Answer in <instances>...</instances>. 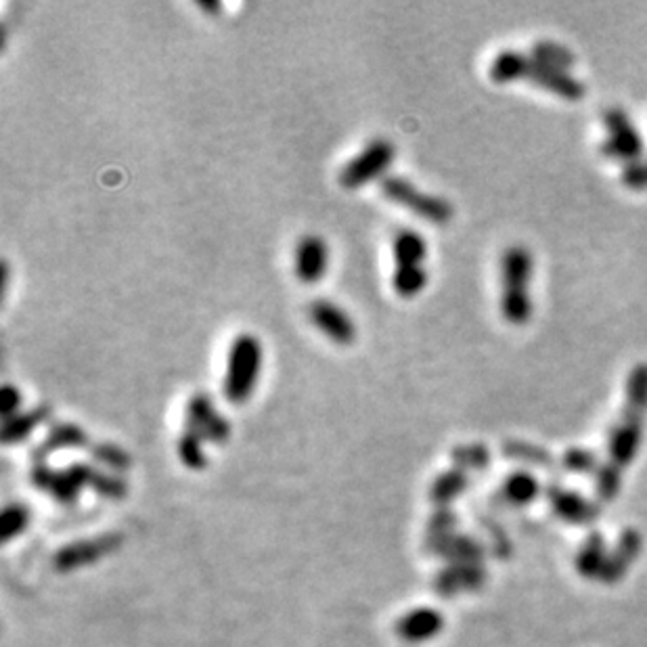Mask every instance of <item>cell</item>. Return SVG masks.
<instances>
[{
	"mask_svg": "<svg viewBox=\"0 0 647 647\" xmlns=\"http://www.w3.org/2000/svg\"><path fill=\"white\" fill-rule=\"evenodd\" d=\"M394 155H396V149H394L392 141H388L384 137H377V139L369 141L359 153L354 155L352 160H348L340 168V172H338L340 185L344 189H361L369 181H375V178L382 181L388 168L394 162Z\"/></svg>",
	"mask_w": 647,
	"mask_h": 647,
	"instance_id": "5b68a950",
	"label": "cell"
},
{
	"mask_svg": "<svg viewBox=\"0 0 647 647\" xmlns=\"http://www.w3.org/2000/svg\"><path fill=\"white\" fill-rule=\"evenodd\" d=\"M604 126L608 130L606 141L601 143V153L610 160L622 162L624 166L633 164L643 158L645 143L639 135V130L633 126L627 111L620 107H612L604 114Z\"/></svg>",
	"mask_w": 647,
	"mask_h": 647,
	"instance_id": "8992f818",
	"label": "cell"
},
{
	"mask_svg": "<svg viewBox=\"0 0 647 647\" xmlns=\"http://www.w3.org/2000/svg\"><path fill=\"white\" fill-rule=\"evenodd\" d=\"M204 438L202 436H197L195 432L191 430H183L181 438H178V444H176V451H178V457H181V461L189 467V470H204L208 459H206V453H204Z\"/></svg>",
	"mask_w": 647,
	"mask_h": 647,
	"instance_id": "7402d4cb",
	"label": "cell"
},
{
	"mask_svg": "<svg viewBox=\"0 0 647 647\" xmlns=\"http://www.w3.org/2000/svg\"><path fill=\"white\" fill-rule=\"evenodd\" d=\"M451 459L459 470H484L490 463V453L482 444H461L451 451Z\"/></svg>",
	"mask_w": 647,
	"mask_h": 647,
	"instance_id": "603a6c76",
	"label": "cell"
},
{
	"mask_svg": "<svg viewBox=\"0 0 647 647\" xmlns=\"http://www.w3.org/2000/svg\"><path fill=\"white\" fill-rule=\"evenodd\" d=\"M503 453L509 459H516L528 465H551V457L547 451L539 449L537 444L522 442V440H507L503 444Z\"/></svg>",
	"mask_w": 647,
	"mask_h": 647,
	"instance_id": "cb8c5ba5",
	"label": "cell"
},
{
	"mask_svg": "<svg viewBox=\"0 0 647 647\" xmlns=\"http://www.w3.org/2000/svg\"><path fill=\"white\" fill-rule=\"evenodd\" d=\"M482 570L470 562V564H453L451 568H446L438 578H436V589L442 595H453L459 589H472L482 583Z\"/></svg>",
	"mask_w": 647,
	"mask_h": 647,
	"instance_id": "e0dca14e",
	"label": "cell"
},
{
	"mask_svg": "<svg viewBox=\"0 0 647 647\" xmlns=\"http://www.w3.org/2000/svg\"><path fill=\"white\" fill-rule=\"evenodd\" d=\"M528 82L543 88V91H547V93H553L557 97L568 99V101L583 99L585 93H587L585 84L580 82L570 70L551 68V65H543V63L534 61V59H532V65H530Z\"/></svg>",
	"mask_w": 647,
	"mask_h": 647,
	"instance_id": "30bf717a",
	"label": "cell"
},
{
	"mask_svg": "<svg viewBox=\"0 0 647 647\" xmlns=\"http://www.w3.org/2000/svg\"><path fill=\"white\" fill-rule=\"evenodd\" d=\"M51 415V409L47 405H40L30 411H21L19 415L3 421V440L5 444H17L26 440L42 421H47Z\"/></svg>",
	"mask_w": 647,
	"mask_h": 647,
	"instance_id": "2e32d148",
	"label": "cell"
},
{
	"mask_svg": "<svg viewBox=\"0 0 647 647\" xmlns=\"http://www.w3.org/2000/svg\"><path fill=\"white\" fill-rule=\"evenodd\" d=\"M622 185L631 191H647V155L641 160L627 164L620 172Z\"/></svg>",
	"mask_w": 647,
	"mask_h": 647,
	"instance_id": "f1b7e54d",
	"label": "cell"
},
{
	"mask_svg": "<svg viewBox=\"0 0 647 647\" xmlns=\"http://www.w3.org/2000/svg\"><path fill=\"white\" fill-rule=\"evenodd\" d=\"M262 369V344L254 333H239L229 346L222 392L231 405H243L254 394Z\"/></svg>",
	"mask_w": 647,
	"mask_h": 647,
	"instance_id": "3957f363",
	"label": "cell"
},
{
	"mask_svg": "<svg viewBox=\"0 0 647 647\" xmlns=\"http://www.w3.org/2000/svg\"><path fill=\"white\" fill-rule=\"evenodd\" d=\"M394 273H417L426 271L423 262L428 256V243L415 229H398L392 239Z\"/></svg>",
	"mask_w": 647,
	"mask_h": 647,
	"instance_id": "8fae6325",
	"label": "cell"
},
{
	"mask_svg": "<svg viewBox=\"0 0 647 647\" xmlns=\"http://www.w3.org/2000/svg\"><path fill=\"white\" fill-rule=\"evenodd\" d=\"M551 501L555 511L568 522H589L595 516L593 505L587 503L583 497H578L576 493H564V490L555 488L551 493Z\"/></svg>",
	"mask_w": 647,
	"mask_h": 647,
	"instance_id": "d6986e66",
	"label": "cell"
},
{
	"mask_svg": "<svg viewBox=\"0 0 647 647\" xmlns=\"http://www.w3.org/2000/svg\"><path fill=\"white\" fill-rule=\"evenodd\" d=\"M530 57L543 65H551V68L570 70L576 63V57L564 44H557L553 40H541L530 49Z\"/></svg>",
	"mask_w": 647,
	"mask_h": 647,
	"instance_id": "ffe728a7",
	"label": "cell"
},
{
	"mask_svg": "<svg viewBox=\"0 0 647 647\" xmlns=\"http://www.w3.org/2000/svg\"><path fill=\"white\" fill-rule=\"evenodd\" d=\"M501 493L513 505H526L539 495V482L528 472H518L505 480Z\"/></svg>",
	"mask_w": 647,
	"mask_h": 647,
	"instance_id": "44dd1931",
	"label": "cell"
},
{
	"mask_svg": "<svg viewBox=\"0 0 647 647\" xmlns=\"http://www.w3.org/2000/svg\"><path fill=\"white\" fill-rule=\"evenodd\" d=\"M91 455L95 461H99L101 465L109 467V470L124 472L130 467V457L124 449H120L118 444H111V442H97L91 446Z\"/></svg>",
	"mask_w": 647,
	"mask_h": 647,
	"instance_id": "d4e9b609",
	"label": "cell"
},
{
	"mask_svg": "<svg viewBox=\"0 0 647 647\" xmlns=\"http://www.w3.org/2000/svg\"><path fill=\"white\" fill-rule=\"evenodd\" d=\"M647 411V365H635L627 377L624 388V409L610 434V465L616 470L627 467L641 444L643 436V417Z\"/></svg>",
	"mask_w": 647,
	"mask_h": 647,
	"instance_id": "6da1fadb",
	"label": "cell"
},
{
	"mask_svg": "<svg viewBox=\"0 0 647 647\" xmlns=\"http://www.w3.org/2000/svg\"><path fill=\"white\" fill-rule=\"evenodd\" d=\"M308 317L333 344L348 346L356 338V325L348 312L329 298H315L308 304Z\"/></svg>",
	"mask_w": 647,
	"mask_h": 647,
	"instance_id": "ba28073f",
	"label": "cell"
},
{
	"mask_svg": "<svg viewBox=\"0 0 647 647\" xmlns=\"http://www.w3.org/2000/svg\"><path fill=\"white\" fill-rule=\"evenodd\" d=\"M185 428L214 444H225L231 436L229 421L214 409L212 398L206 392H195L187 400Z\"/></svg>",
	"mask_w": 647,
	"mask_h": 647,
	"instance_id": "52a82bcc",
	"label": "cell"
},
{
	"mask_svg": "<svg viewBox=\"0 0 647 647\" xmlns=\"http://www.w3.org/2000/svg\"><path fill=\"white\" fill-rule=\"evenodd\" d=\"M465 488H467V474L463 470H459V467H455V470L440 474L432 482L430 499L440 507H449Z\"/></svg>",
	"mask_w": 647,
	"mask_h": 647,
	"instance_id": "ac0fdd59",
	"label": "cell"
},
{
	"mask_svg": "<svg viewBox=\"0 0 647 647\" xmlns=\"http://www.w3.org/2000/svg\"><path fill=\"white\" fill-rule=\"evenodd\" d=\"M564 467L572 474H591V472H599L597 470V457L593 451H585V449H572L566 451L564 455Z\"/></svg>",
	"mask_w": 647,
	"mask_h": 647,
	"instance_id": "83f0119b",
	"label": "cell"
},
{
	"mask_svg": "<svg viewBox=\"0 0 647 647\" xmlns=\"http://www.w3.org/2000/svg\"><path fill=\"white\" fill-rule=\"evenodd\" d=\"M453 526H455V513H451L449 507H440L430 522V534L432 537L436 534V537L446 539V537H451L449 532Z\"/></svg>",
	"mask_w": 647,
	"mask_h": 647,
	"instance_id": "1f68e13d",
	"label": "cell"
},
{
	"mask_svg": "<svg viewBox=\"0 0 647 647\" xmlns=\"http://www.w3.org/2000/svg\"><path fill=\"white\" fill-rule=\"evenodd\" d=\"M620 480H622V472L616 470V467H612L610 463L606 467H601L597 472V495L604 501L614 499L620 488Z\"/></svg>",
	"mask_w": 647,
	"mask_h": 647,
	"instance_id": "f546056e",
	"label": "cell"
},
{
	"mask_svg": "<svg viewBox=\"0 0 647 647\" xmlns=\"http://www.w3.org/2000/svg\"><path fill=\"white\" fill-rule=\"evenodd\" d=\"M327 266H329V250L325 239L319 235H304L296 243V252H294L296 277L306 285H315L327 275Z\"/></svg>",
	"mask_w": 647,
	"mask_h": 647,
	"instance_id": "9c48e42d",
	"label": "cell"
},
{
	"mask_svg": "<svg viewBox=\"0 0 647 647\" xmlns=\"http://www.w3.org/2000/svg\"><path fill=\"white\" fill-rule=\"evenodd\" d=\"M444 627V618L432 608H417L403 616L396 624L398 635L407 641H428Z\"/></svg>",
	"mask_w": 647,
	"mask_h": 647,
	"instance_id": "4fadbf2b",
	"label": "cell"
},
{
	"mask_svg": "<svg viewBox=\"0 0 647 647\" xmlns=\"http://www.w3.org/2000/svg\"><path fill=\"white\" fill-rule=\"evenodd\" d=\"M86 444H88V434L80 426L70 421H57L51 426L47 438H44L36 449V459H42L49 453L61 451V449H82Z\"/></svg>",
	"mask_w": 647,
	"mask_h": 647,
	"instance_id": "5bb4252c",
	"label": "cell"
},
{
	"mask_svg": "<svg viewBox=\"0 0 647 647\" xmlns=\"http://www.w3.org/2000/svg\"><path fill=\"white\" fill-rule=\"evenodd\" d=\"M28 509L24 505H7L5 511H3V528H0V534H3V539L9 541L13 539L15 534H19L21 530H24L28 526Z\"/></svg>",
	"mask_w": 647,
	"mask_h": 647,
	"instance_id": "4316f807",
	"label": "cell"
},
{
	"mask_svg": "<svg viewBox=\"0 0 647 647\" xmlns=\"http://www.w3.org/2000/svg\"><path fill=\"white\" fill-rule=\"evenodd\" d=\"M604 545L595 537L591 543H587V547L583 549V553L578 555V570L580 574L585 576H601L606 570V555H604Z\"/></svg>",
	"mask_w": 647,
	"mask_h": 647,
	"instance_id": "484cf974",
	"label": "cell"
},
{
	"mask_svg": "<svg viewBox=\"0 0 647 647\" xmlns=\"http://www.w3.org/2000/svg\"><path fill=\"white\" fill-rule=\"evenodd\" d=\"M530 65H532V57L530 53H522V51H501L493 63H490V70L488 76L490 80H495L499 84H509V82H518V80H528L530 74Z\"/></svg>",
	"mask_w": 647,
	"mask_h": 647,
	"instance_id": "9a60e30c",
	"label": "cell"
},
{
	"mask_svg": "<svg viewBox=\"0 0 647 647\" xmlns=\"http://www.w3.org/2000/svg\"><path fill=\"white\" fill-rule=\"evenodd\" d=\"M379 191L396 206L407 208L415 216L432 222V225H446L455 214V208L449 204V199L417 189L409 178L400 174H386L379 181Z\"/></svg>",
	"mask_w": 647,
	"mask_h": 647,
	"instance_id": "277c9868",
	"label": "cell"
},
{
	"mask_svg": "<svg viewBox=\"0 0 647 647\" xmlns=\"http://www.w3.org/2000/svg\"><path fill=\"white\" fill-rule=\"evenodd\" d=\"M21 413V392L13 384H5L0 390V415L3 421Z\"/></svg>",
	"mask_w": 647,
	"mask_h": 647,
	"instance_id": "4dcf8cb0",
	"label": "cell"
},
{
	"mask_svg": "<svg viewBox=\"0 0 647 647\" xmlns=\"http://www.w3.org/2000/svg\"><path fill=\"white\" fill-rule=\"evenodd\" d=\"M120 543H122L120 534H107V537H101L97 541H78V543H74L70 547L61 549L55 555V566L61 572H68V570H74V568H78L82 564H93V562L99 560V557L107 555L109 551L118 549Z\"/></svg>",
	"mask_w": 647,
	"mask_h": 647,
	"instance_id": "7c38bea8",
	"label": "cell"
},
{
	"mask_svg": "<svg viewBox=\"0 0 647 647\" xmlns=\"http://www.w3.org/2000/svg\"><path fill=\"white\" fill-rule=\"evenodd\" d=\"M532 256L524 245H509L501 256V315L511 325H526L532 317L530 300Z\"/></svg>",
	"mask_w": 647,
	"mask_h": 647,
	"instance_id": "7a4b0ae2",
	"label": "cell"
},
{
	"mask_svg": "<svg viewBox=\"0 0 647 647\" xmlns=\"http://www.w3.org/2000/svg\"><path fill=\"white\" fill-rule=\"evenodd\" d=\"M195 5L199 9H204L206 13H212V15H216V13L222 11V3H220V0H195Z\"/></svg>",
	"mask_w": 647,
	"mask_h": 647,
	"instance_id": "d6a6232c",
	"label": "cell"
}]
</instances>
